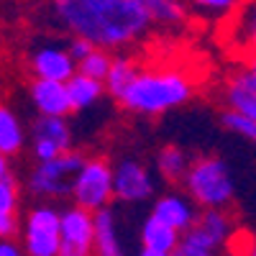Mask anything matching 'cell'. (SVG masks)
<instances>
[{"label":"cell","instance_id":"18","mask_svg":"<svg viewBox=\"0 0 256 256\" xmlns=\"http://www.w3.org/2000/svg\"><path fill=\"white\" fill-rule=\"evenodd\" d=\"M20 205V190L18 182L8 174L0 180V238H13L18 233L16 210Z\"/></svg>","mask_w":256,"mask_h":256},{"label":"cell","instance_id":"1","mask_svg":"<svg viewBox=\"0 0 256 256\" xmlns=\"http://www.w3.org/2000/svg\"><path fill=\"white\" fill-rule=\"evenodd\" d=\"M54 16L72 36L105 52H123L148 34L144 0H52Z\"/></svg>","mask_w":256,"mask_h":256},{"label":"cell","instance_id":"11","mask_svg":"<svg viewBox=\"0 0 256 256\" xmlns=\"http://www.w3.org/2000/svg\"><path fill=\"white\" fill-rule=\"evenodd\" d=\"M223 105L230 110H238L248 118H256V70L251 64L238 67L223 88Z\"/></svg>","mask_w":256,"mask_h":256},{"label":"cell","instance_id":"21","mask_svg":"<svg viewBox=\"0 0 256 256\" xmlns=\"http://www.w3.org/2000/svg\"><path fill=\"white\" fill-rule=\"evenodd\" d=\"M187 164H190V154L182 146H174V144L162 146L156 154V169L166 182H180L187 172Z\"/></svg>","mask_w":256,"mask_h":256},{"label":"cell","instance_id":"31","mask_svg":"<svg viewBox=\"0 0 256 256\" xmlns=\"http://www.w3.org/2000/svg\"><path fill=\"white\" fill-rule=\"evenodd\" d=\"M138 256H169V254H162V251H152V248H144V246H141Z\"/></svg>","mask_w":256,"mask_h":256},{"label":"cell","instance_id":"17","mask_svg":"<svg viewBox=\"0 0 256 256\" xmlns=\"http://www.w3.org/2000/svg\"><path fill=\"white\" fill-rule=\"evenodd\" d=\"M182 233L174 230L172 226L162 223L159 218L148 216L141 223V246L144 248H152V251H162V254H172L180 244Z\"/></svg>","mask_w":256,"mask_h":256},{"label":"cell","instance_id":"32","mask_svg":"<svg viewBox=\"0 0 256 256\" xmlns=\"http://www.w3.org/2000/svg\"><path fill=\"white\" fill-rule=\"evenodd\" d=\"M251 256H254V254H251Z\"/></svg>","mask_w":256,"mask_h":256},{"label":"cell","instance_id":"14","mask_svg":"<svg viewBox=\"0 0 256 256\" xmlns=\"http://www.w3.org/2000/svg\"><path fill=\"white\" fill-rule=\"evenodd\" d=\"M92 228H95V238H92L95 256H126L118 241L116 216L110 208H100L92 212Z\"/></svg>","mask_w":256,"mask_h":256},{"label":"cell","instance_id":"6","mask_svg":"<svg viewBox=\"0 0 256 256\" xmlns=\"http://www.w3.org/2000/svg\"><path fill=\"white\" fill-rule=\"evenodd\" d=\"M24 230V254L28 256H59V210L38 205L28 210L20 226Z\"/></svg>","mask_w":256,"mask_h":256},{"label":"cell","instance_id":"12","mask_svg":"<svg viewBox=\"0 0 256 256\" xmlns=\"http://www.w3.org/2000/svg\"><path fill=\"white\" fill-rule=\"evenodd\" d=\"M28 95L38 116H59L67 118L72 113L70 108V98H67V84L54 82V80H31L28 84Z\"/></svg>","mask_w":256,"mask_h":256},{"label":"cell","instance_id":"5","mask_svg":"<svg viewBox=\"0 0 256 256\" xmlns=\"http://www.w3.org/2000/svg\"><path fill=\"white\" fill-rule=\"evenodd\" d=\"M82 162H84V154L74 152V148H67V152H62L59 156H54L49 162H38L28 174L31 195H38V198L70 195L72 177H74V172L80 169Z\"/></svg>","mask_w":256,"mask_h":256},{"label":"cell","instance_id":"22","mask_svg":"<svg viewBox=\"0 0 256 256\" xmlns=\"http://www.w3.org/2000/svg\"><path fill=\"white\" fill-rule=\"evenodd\" d=\"M146 16L152 20V26H180L187 18L184 0H144Z\"/></svg>","mask_w":256,"mask_h":256},{"label":"cell","instance_id":"4","mask_svg":"<svg viewBox=\"0 0 256 256\" xmlns=\"http://www.w3.org/2000/svg\"><path fill=\"white\" fill-rule=\"evenodd\" d=\"M70 195L74 205L90 212L108 208L113 200V164L105 156H84L72 177Z\"/></svg>","mask_w":256,"mask_h":256},{"label":"cell","instance_id":"16","mask_svg":"<svg viewBox=\"0 0 256 256\" xmlns=\"http://www.w3.org/2000/svg\"><path fill=\"white\" fill-rule=\"evenodd\" d=\"M28 136H31V141H49V144H54L59 152L72 148V138H74L67 118H59V116H38L31 123Z\"/></svg>","mask_w":256,"mask_h":256},{"label":"cell","instance_id":"2","mask_svg":"<svg viewBox=\"0 0 256 256\" xmlns=\"http://www.w3.org/2000/svg\"><path fill=\"white\" fill-rule=\"evenodd\" d=\"M192 95H195V82L184 70L152 67V70L136 72V77L120 92L118 102L128 113L156 118L187 105Z\"/></svg>","mask_w":256,"mask_h":256},{"label":"cell","instance_id":"10","mask_svg":"<svg viewBox=\"0 0 256 256\" xmlns=\"http://www.w3.org/2000/svg\"><path fill=\"white\" fill-rule=\"evenodd\" d=\"M28 72L36 80H54V82H67L74 72L77 64L70 56L67 46H38L28 56Z\"/></svg>","mask_w":256,"mask_h":256},{"label":"cell","instance_id":"19","mask_svg":"<svg viewBox=\"0 0 256 256\" xmlns=\"http://www.w3.org/2000/svg\"><path fill=\"white\" fill-rule=\"evenodd\" d=\"M26 141H28V134H26L24 123H20V118L10 108L0 105V154H6V156L20 154Z\"/></svg>","mask_w":256,"mask_h":256},{"label":"cell","instance_id":"29","mask_svg":"<svg viewBox=\"0 0 256 256\" xmlns=\"http://www.w3.org/2000/svg\"><path fill=\"white\" fill-rule=\"evenodd\" d=\"M0 256H24V248L13 238H0Z\"/></svg>","mask_w":256,"mask_h":256},{"label":"cell","instance_id":"3","mask_svg":"<svg viewBox=\"0 0 256 256\" xmlns=\"http://www.w3.org/2000/svg\"><path fill=\"white\" fill-rule=\"evenodd\" d=\"M182 182L184 195L200 208H226L236 195V180L223 156L190 159Z\"/></svg>","mask_w":256,"mask_h":256},{"label":"cell","instance_id":"27","mask_svg":"<svg viewBox=\"0 0 256 256\" xmlns=\"http://www.w3.org/2000/svg\"><path fill=\"white\" fill-rule=\"evenodd\" d=\"M90 49H92V44H90V41H84V38H80V36H72V41L67 44V52H70V56L74 59V64H77L82 56H88Z\"/></svg>","mask_w":256,"mask_h":256},{"label":"cell","instance_id":"33","mask_svg":"<svg viewBox=\"0 0 256 256\" xmlns=\"http://www.w3.org/2000/svg\"><path fill=\"white\" fill-rule=\"evenodd\" d=\"M90 256H92V254H90Z\"/></svg>","mask_w":256,"mask_h":256},{"label":"cell","instance_id":"24","mask_svg":"<svg viewBox=\"0 0 256 256\" xmlns=\"http://www.w3.org/2000/svg\"><path fill=\"white\" fill-rule=\"evenodd\" d=\"M220 126L226 128V131L246 138V141H254V138H256V118H248V116H244V113H238V110L226 108V110L220 113Z\"/></svg>","mask_w":256,"mask_h":256},{"label":"cell","instance_id":"13","mask_svg":"<svg viewBox=\"0 0 256 256\" xmlns=\"http://www.w3.org/2000/svg\"><path fill=\"white\" fill-rule=\"evenodd\" d=\"M152 216L159 218L166 226H172L174 230L184 233L192 226L195 216H198V205L192 202L187 195H180V192H166V195H162V198L154 200Z\"/></svg>","mask_w":256,"mask_h":256},{"label":"cell","instance_id":"20","mask_svg":"<svg viewBox=\"0 0 256 256\" xmlns=\"http://www.w3.org/2000/svg\"><path fill=\"white\" fill-rule=\"evenodd\" d=\"M136 72H138V64H136L134 56H128V54H118V56H113L108 72H105V77H102V88H105V92H108L113 100H118L120 92L128 88V82L136 77Z\"/></svg>","mask_w":256,"mask_h":256},{"label":"cell","instance_id":"28","mask_svg":"<svg viewBox=\"0 0 256 256\" xmlns=\"http://www.w3.org/2000/svg\"><path fill=\"white\" fill-rule=\"evenodd\" d=\"M169 256H216V251H205V248H198V246H190V244L180 241L177 248Z\"/></svg>","mask_w":256,"mask_h":256},{"label":"cell","instance_id":"9","mask_svg":"<svg viewBox=\"0 0 256 256\" xmlns=\"http://www.w3.org/2000/svg\"><path fill=\"white\" fill-rule=\"evenodd\" d=\"M154 177L138 159L126 156L113 164V198L120 202H144L154 195Z\"/></svg>","mask_w":256,"mask_h":256},{"label":"cell","instance_id":"26","mask_svg":"<svg viewBox=\"0 0 256 256\" xmlns=\"http://www.w3.org/2000/svg\"><path fill=\"white\" fill-rule=\"evenodd\" d=\"M31 152H34V159L36 162H49V159H54V156L62 154L59 148L54 144H49V141H31Z\"/></svg>","mask_w":256,"mask_h":256},{"label":"cell","instance_id":"23","mask_svg":"<svg viewBox=\"0 0 256 256\" xmlns=\"http://www.w3.org/2000/svg\"><path fill=\"white\" fill-rule=\"evenodd\" d=\"M110 59H113L110 52L92 46L88 56H82V59L77 62V72L84 74V77H92V80H100V82H102L105 72H108V67H110Z\"/></svg>","mask_w":256,"mask_h":256},{"label":"cell","instance_id":"7","mask_svg":"<svg viewBox=\"0 0 256 256\" xmlns=\"http://www.w3.org/2000/svg\"><path fill=\"white\" fill-rule=\"evenodd\" d=\"M92 212L72 205L59 212V256H90L92 254Z\"/></svg>","mask_w":256,"mask_h":256},{"label":"cell","instance_id":"30","mask_svg":"<svg viewBox=\"0 0 256 256\" xmlns=\"http://www.w3.org/2000/svg\"><path fill=\"white\" fill-rule=\"evenodd\" d=\"M8 174H10V156L0 154V180L8 177Z\"/></svg>","mask_w":256,"mask_h":256},{"label":"cell","instance_id":"15","mask_svg":"<svg viewBox=\"0 0 256 256\" xmlns=\"http://www.w3.org/2000/svg\"><path fill=\"white\" fill-rule=\"evenodd\" d=\"M64 84H67V98H70L72 113L95 108V105L100 102V98L105 95V88H102L100 80L84 77V74H80V72H74Z\"/></svg>","mask_w":256,"mask_h":256},{"label":"cell","instance_id":"25","mask_svg":"<svg viewBox=\"0 0 256 256\" xmlns=\"http://www.w3.org/2000/svg\"><path fill=\"white\" fill-rule=\"evenodd\" d=\"M190 3L200 10H208V13H228L236 6V0H190Z\"/></svg>","mask_w":256,"mask_h":256},{"label":"cell","instance_id":"8","mask_svg":"<svg viewBox=\"0 0 256 256\" xmlns=\"http://www.w3.org/2000/svg\"><path fill=\"white\" fill-rule=\"evenodd\" d=\"M230 226L233 220L226 212V208H202V212L195 216L192 226L180 236V241L205 251H218L220 246L228 244Z\"/></svg>","mask_w":256,"mask_h":256}]
</instances>
